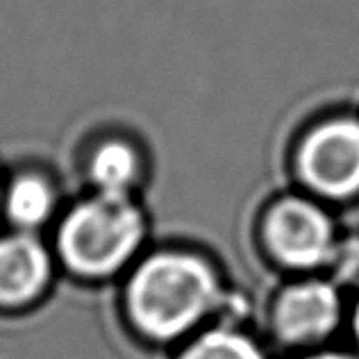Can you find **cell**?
<instances>
[{
	"instance_id": "cell-1",
	"label": "cell",
	"mask_w": 359,
	"mask_h": 359,
	"mask_svg": "<svg viewBox=\"0 0 359 359\" xmlns=\"http://www.w3.org/2000/svg\"><path fill=\"white\" fill-rule=\"evenodd\" d=\"M219 298V285L205 262L189 255H157L130 280L132 316L146 334L173 339L196 325Z\"/></svg>"
},
{
	"instance_id": "cell-2",
	"label": "cell",
	"mask_w": 359,
	"mask_h": 359,
	"mask_svg": "<svg viewBox=\"0 0 359 359\" xmlns=\"http://www.w3.org/2000/svg\"><path fill=\"white\" fill-rule=\"evenodd\" d=\"M144 234V221L128 196L98 194L78 205L60 230L69 266L84 276H109L130 259Z\"/></svg>"
},
{
	"instance_id": "cell-3",
	"label": "cell",
	"mask_w": 359,
	"mask_h": 359,
	"mask_svg": "<svg viewBox=\"0 0 359 359\" xmlns=\"http://www.w3.org/2000/svg\"><path fill=\"white\" fill-rule=\"evenodd\" d=\"M302 180L327 198L359 191V121L339 118L316 128L300 148Z\"/></svg>"
},
{
	"instance_id": "cell-4",
	"label": "cell",
	"mask_w": 359,
	"mask_h": 359,
	"mask_svg": "<svg viewBox=\"0 0 359 359\" xmlns=\"http://www.w3.org/2000/svg\"><path fill=\"white\" fill-rule=\"evenodd\" d=\"M266 239L282 262L298 269L330 264L337 250L332 219L318 205L287 198L269 214Z\"/></svg>"
},
{
	"instance_id": "cell-5",
	"label": "cell",
	"mask_w": 359,
	"mask_h": 359,
	"mask_svg": "<svg viewBox=\"0 0 359 359\" xmlns=\"http://www.w3.org/2000/svg\"><path fill=\"white\" fill-rule=\"evenodd\" d=\"M339 302L337 289L330 282L307 280L289 287L278 298L276 332L289 344H311L327 337L339 323Z\"/></svg>"
},
{
	"instance_id": "cell-6",
	"label": "cell",
	"mask_w": 359,
	"mask_h": 359,
	"mask_svg": "<svg viewBox=\"0 0 359 359\" xmlns=\"http://www.w3.org/2000/svg\"><path fill=\"white\" fill-rule=\"evenodd\" d=\"M50 257L30 234L0 239V302H25L46 287Z\"/></svg>"
},
{
	"instance_id": "cell-7",
	"label": "cell",
	"mask_w": 359,
	"mask_h": 359,
	"mask_svg": "<svg viewBox=\"0 0 359 359\" xmlns=\"http://www.w3.org/2000/svg\"><path fill=\"white\" fill-rule=\"evenodd\" d=\"M139 175V159L135 150L118 141L100 146L91 159V177L98 187V194L128 196L130 187Z\"/></svg>"
},
{
	"instance_id": "cell-8",
	"label": "cell",
	"mask_w": 359,
	"mask_h": 359,
	"mask_svg": "<svg viewBox=\"0 0 359 359\" xmlns=\"http://www.w3.org/2000/svg\"><path fill=\"white\" fill-rule=\"evenodd\" d=\"M53 205L55 198L50 187L36 175L18 177L7 196V212L14 223L23 225V228H34V225L43 223L50 216Z\"/></svg>"
},
{
	"instance_id": "cell-9",
	"label": "cell",
	"mask_w": 359,
	"mask_h": 359,
	"mask_svg": "<svg viewBox=\"0 0 359 359\" xmlns=\"http://www.w3.org/2000/svg\"><path fill=\"white\" fill-rule=\"evenodd\" d=\"M180 359H266L252 339L234 330H212L196 339Z\"/></svg>"
},
{
	"instance_id": "cell-10",
	"label": "cell",
	"mask_w": 359,
	"mask_h": 359,
	"mask_svg": "<svg viewBox=\"0 0 359 359\" xmlns=\"http://www.w3.org/2000/svg\"><path fill=\"white\" fill-rule=\"evenodd\" d=\"M330 264L334 266L337 280L348 282V285L359 282V239H351L344 245L337 243V250Z\"/></svg>"
},
{
	"instance_id": "cell-11",
	"label": "cell",
	"mask_w": 359,
	"mask_h": 359,
	"mask_svg": "<svg viewBox=\"0 0 359 359\" xmlns=\"http://www.w3.org/2000/svg\"><path fill=\"white\" fill-rule=\"evenodd\" d=\"M302 359H357V357L346 355V353H316V355H307Z\"/></svg>"
},
{
	"instance_id": "cell-12",
	"label": "cell",
	"mask_w": 359,
	"mask_h": 359,
	"mask_svg": "<svg viewBox=\"0 0 359 359\" xmlns=\"http://www.w3.org/2000/svg\"><path fill=\"white\" fill-rule=\"evenodd\" d=\"M355 337L359 341V305H357V311H355Z\"/></svg>"
}]
</instances>
